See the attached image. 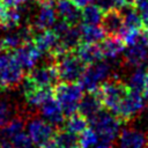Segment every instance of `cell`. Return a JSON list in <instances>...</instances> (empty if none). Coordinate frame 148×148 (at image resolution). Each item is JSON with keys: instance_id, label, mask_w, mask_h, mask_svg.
Segmentation results:
<instances>
[{"instance_id": "cell-1", "label": "cell", "mask_w": 148, "mask_h": 148, "mask_svg": "<svg viewBox=\"0 0 148 148\" xmlns=\"http://www.w3.org/2000/svg\"><path fill=\"white\" fill-rule=\"evenodd\" d=\"M128 89L130 88L127 87L125 81H123L120 77L116 75H111L96 90L98 92L103 106L116 114Z\"/></svg>"}, {"instance_id": "cell-2", "label": "cell", "mask_w": 148, "mask_h": 148, "mask_svg": "<svg viewBox=\"0 0 148 148\" xmlns=\"http://www.w3.org/2000/svg\"><path fill=\"white\" fill-rule=\"evenodd\" d=\"M91 128L97 133L102 143L110 145L119 135L121 120L109 110H101L94 118L89 120Z\"/></svg>"}, {"instance_id": "cell-3", "label": "cell", "mask_w": 148, "mask_h": 148, "mask_svg": "<svg viewBox=\"0 0 148 148\" xmlns=\"http://www.w3.org/2000/svg\"><path fill=\"white\" fill-rule=\"evenodd\" d=\"M53 95L65 116H69L77 111L79 103L83 96V89L79 82L59 81L53 88Z\"/></svg>"}, {"instance_id": "cell-4", "label": "cell", "mask_w": 148, "mask_h": 148, "mask_svg": "<svg viewBox=\"0 0 148 148\" xmlns=\"http://www.w3.org/2000/svg\"><path fill=\"white\" fill-rule=\"evenodd\" d=\"M54 66L60 81L77 82L87 65L75 54L74 51H68L56 58Z\"/></svg>"}, {"instance_id": "cell-5", "label": "cell", "mask_w": 148, "mask_h": 148, "mask_svg": "<svg viewBox=\"0 0 148 148\" xmlns=\"http://www.w3.org/2000/svg\"><path fill=\"white\" fill-rule=\"evenodd\" d=\"M112 66L110 62L105 61H96L94 64H89L86 66L84 72L79 79V83L86 91L96 90L104 81H106L112 74Z\"/></svg>"}, {"instance_id": "cell-6", "label": "cell", "mask_w": 148, "mask_h": 148, "mask_svg": "<svg viewBox=\"0 0 148 148\" xmlns=\"http://www.w3.org/2000/svg\"><path fill=\"white\" fill-rule=\"evenodd\" d=\"M146 105V99L142 95V92L128 89L126 96L121 101L119 109L116 113V116L124 123L128 121L133 118H135L139 113L142 112Z\"/></svg>"}, {"instance_id": "cell-7", "label": "cell", "mask_w": 148, "mask_h": 148, "mask_svg": "<svg viewBox=\"0 0 148 148\" xmlns=\"http://www.w3.org/2000/svg\"><path fill=\"white\" fill-rule=\"evenodd\" d=\"M56 133L54 126L47 120L35 117L28 123V134L31 138L34 145L42 147L53 139Z\"/></svg>"}, {"instance_id": "cell-8", "label": "cell", "mask_w": 148, "mask_h": 148, "mask_svg": "<svg viewBox=\"0 0 148 148\" xmlns=\"http://www.w3.org/2000/svg\"><path fill=\"white\" fill-rule=\"evenodd\" d=\"M56 21H57V12L56 8L53 7V1L47 0L38 5L37 10L31 17L29 24L31 25L32 31H36V30H44L52 28Z\"/></svg>"}, {"instance_id": "cell-9", "label": "cell", "mask_w": 148, "mask_h": 148, "mask_svg": "<svg viewBox=\"0 0 148 148\" xmlns=\"http://www.w3.org/2000/svg\"><path fill=\"white\" fill-rule=\"evenodd\" d=\"M12 53L15 60L18 62V65L23 69H27V71H30L31 68H34L43 56V53L36 47L32 40L23 43Z\"/></svg>"}, {"instance_id": "cell-10", "label": "cell", "mask_w": 148, "mask_h": 148, "mask_svg": "<svg viewBox=\"0 0 148 148\" xmlns=\"http://www.w3.org/2000/svg\"><path fill=\"white\" fill-rule=\"evenodd\" d=\"M27 75H29L38 87H54L60 81L53 64H44L38 67L35 66L28 71Z\"/></svg>"}, {"instance_id": "cell-11", "label": "cell", "mask_w": 148, "mask_h": 148, "mask_svg": "<svg viewBox=\"0 0 148 148\" xmlns=\"http://www.w3.org/2000/svg\"><path fill=\"white\" fill-rule=\"evenodd\" d=\"M119 148H147L148 135L138 128L126 127L118 135Z\"/></svg>"}, {"instance_id": "cell-12", "label": "cell", "mask_w": 148, "mask_h": 148, "mask_svg": "<svg viewBox=\"0 0 148 148\" xmlns=\"http://www.w3.org/2000/svg\"><path fill=\"white\" fill-rule=\"evenodd\" d=\"M123 61L124 66L130 68L148 66V47L140 44L126 45L123 52Z\"/></svg>"}, {"instance_id": "cell-13", "label": "cell", "mask_w": 148, "mask_h": 148, "mask_svg": "<svg viewBox=\"0 0 148 148\" xmlns=\"http://www.w3.org/2000/svg\"><path fill=\"white\" fill-rule=\"evenodd\" d=\"M101 25L106 36L118 37L124 29V18L118 8H112L103 13Z\"/></svg>"}, {"instance_id": "cell-14", "label": "cell", "mask_w": 148, "mask_h": 148, "mask_svg": "<svg viewBox=\"0 0 148 148\" xmlns=\"http://www.w3.org/2000/svg\"><path fill=\"white\" fill-rule=\"evenodd\" d=\"M102 108L103 104L101 102L98 92L97 90H94V91H87V94L82 96L77 106V111L79 113L84 116L88 120H90L102 110Z\"/></svg>"}, {"instance_id": "cell-15", "label": "cell", "mask_w": 148, "mask_h": 148, "mask_svg": "<svg viewBox=\"0 0 148 148\" xmlns=\"http://www.w3.org/2000/svg\"><path fill=\"white\" fill-rule=\"evenodd\" d=\"M54 8L60 18L71 25L79 24L82 21V12L72 0H57Z\"/></svg>"}, {"instance_id": "cell-16", "label": "cell", "mask_w": 148, "mask_h": 148, "mask_svg": "<svg viewBox=\"0 0 148 148\" xmlns=\"http://www.w3.org/2000/svg\"><path fill=\"white\" fill-rule=\"evenodd\" d=\"M32 42L43 54H47L51 53L53 49L58 45L59 38L52 29H44L34 31Z\"/></svg>"}, {"instance_id": "cell-17", "label": "cell", "mask_w": 148, "mask_h": 148, "mask_svg": "<svg viewBox=\"0 0 148 148\" xmlns=\"http://www.w3.org/2000/svg\"><path fill=\"white\" fill-rule=\"evenodd\" d=\"M39 109H40V113L44 117V119L47 120L53 126H59V125L64 124L65 113H64L60 104L58 103V101L54 98V96L46 99L39 106Z\"/></svg>"}, {"instance_id": "cell-18", "label": "cell", "mask_w": 148, "mask_h": 148, "mask_svg": "<svg viewBox=\"0 0 148 148\" xmlns=\"http://www.w3.org/2000/svg\"><path fill=\"white\" fill-rule=\"evenodd\" d=\"M99 46L103 53V58H106L109 60L118 59L125 50V43L123 42V39L114 36H108V38H104L101 42Z\"/></svg>"}, {"instance_id": "cell-19", "label": "cell", "mask_w": 148, "mask_h": 148, "mask_svg": "<svg viewBox=\"0 0 148 148\" xmlns=\"http://www.w3.org/2000/svg\"><path fill=\"white\" fill-rule=\"evenodd\" d=\"M74 52L86 65L94 64L103 59V53L98 44L80 43L79 46L74 50Z\"/></svg>"}, {"instance_id": "cell-20", "label": "cell", "mask_w": 148, "mask_h": 148, "mask_svg": "<svg viewBox=\"0 0 148 148\" xmlns=\"http://www.w3.org/2000/svg\"><path fill=\"white\" fill-rule=\"evenodd\" d=\"M124 18V28L139 30L143 27L140 14L136 12L133 5H123L118 8Z\"/></svg>"}, {"instance_id": "cell-21", "label": "cell", "mask_w": 148, "mask_h": 148, "mask_svg": "<svg viewBox=\"0 0 148 148\" xmlns=\"http://www.w3.org/2000/svg\"><path fill=\"white\" fill-rule=\"evenodd\" d=\"M59 42L67 51H74L81 43V27L79 24L69 25V28L59 37Z\"/></svg>"}, {"instance_id": "cell-22", "label": "cell", "mask_w": 148, "mask_h": 148, "mask_svg": "<svg viewBox=\"0 0 148 148\" xmlns=\"http://www.w3.org/2000/svg\"><path fill=\"white\" fill-rule=\"evenodd\" d=\"M81 27V43H90V44H98L105 38V32L103 31L102 27L98 24H84L82 23Z\"/></svg>"}, {"instance_id": "cell-23", "label": "cell", "mask_w": 148, "mask_h": 148, "mask_svg": "<svg viewBox=\"0 0 148 148\" xmlns=\"http://www.w3.org/2000/svg\"><path fill=\"white\" fill-rule=\"evenodd\" d=\"M25 126V118L22 116V114H18V116H15L13 117L3 127H1V131H0V140L1 139H5V140H9L16 135L17 133L22 132L23 128Z\"/></svg>"}, {"instance_id": "cell-24", "label": "cell", "mask_w": 148, "mask_h": 148, "mask_svg": "<svg viewBox=\"0 0 148 148\" xmlns=\"http://www.w3.org/2000/svg\"><path fill=\"white\" fill-rule=\"evenodd\" d=\"M53 96V89L51 87H38L34 91L25 95L24 98L31 108H39L46 99Z\"/></svg>"}, {"instance_id": "cell-25", "label": "cell", "mask_w": 148, "mask_h": 148, "mask_svg": "<svg viewBox=\"0 0 148 148\" xmlns=\"http://www.w3.org/2000/svg\"><path fill=\"white\" fill-rule=\"evenodd\" d=\"M53 140L59 145L60 148H80V140L77 134L72 133L64 127L56 130Z\"/></svg>"}, {"instance_id": "cell-26", "label": "cell", "mask_w": 148, "mask_h": 148, "mask_svg": "<svg viewBox=\"0 0 148 148\" xmlns=\"http://www.w3.org/2000/svg\"><path fill=\"white\" fill-rule=\"evenodd\" d=\"M88 125L89 120L79 112L67 116V119L64 121V128L75 134H81L86 128L89 127Z\"/></svg>"}, {"instance_id": "cell-27", "label": "cell", "mask_w": 148, "mask_h": 148, "mask_svg": "<svg viewBox=\"0 0 148 148\" xmlns=\"http://www.w3.org/2000/svg\"><path fill=\"white\" fill-rule=\"evenodd\" d=\"M146 76H147V71L145 67H135L130 73L126 84L130 89L142 92L146 83Z\"/></svg>"}, {"instance_id": "cell-28", "label": "cell", "mask_w": 148, "mask_h": 148, "mask_svg": "<svg viewBox=\"0 0 148 148\" xmlns=\"http://www.w3.org/2000/svg\"><path fill=\"white\" fill-rule=\"evenodd\" d=\"M2 43H3V47L6 51L13 52L18 46H21L23 43H25V40L17 27L16 29L8 30V32L2 37Z\"/></svg>"}, {"instance_id": "cell-29", "label": "cell", "mask_w": 148, "mask_h": 148, "mask_svg": "<svg viewBox=\"0 0 148 148\" xmlns=\"http://www.w3.org/2000/svg\"><path fill=\"white\" fill-rule=\"evenodd\" d=\"M82 23L84 24H98L101 23L103 10L95 3H89L82 8Z\"/></svg>"}, {"instance_id": "cell-30", "label": "cell", "mask_w": 148, "mask_h": 148, "mask_svg": "<svg viewBox=\"0 0 148 148\" xmlns=\"http://www.w3.org/2000/svg\"><path fill=\"white\" fill-rule=\"evenodd\" d=\"M79 140H80V148H96L101 143L99 136L91 127L86 128L81 133Z\"/></svg>"}, {"instance_id": "cell-31", "label": "cell", "mask_w": 148, "mask_h": 148, "mask_svg": "<svg viewBox=\"0 0 148 148\" xmlns=\"http://www.w3.org/2000/svg\"><path fill=\"white\" fill-rule=\"evenodd\" d=\"M10 143L13 148H32L34 147V142L31 140V138L29 136L28 133L25 132H20L16 135H14L10 139Z\"/></svg>"}, {"instance_id": "cell-32", "label": "cell", "mask_w": 148, "mask_h": 148, "mask_svg": "<svg viewBox=\"0 0 148 148\" xmlns=\"http://www.w3.org/2000/svg\"><path fill=\"white\" fill-rule=\"evenodd\" d=\"M12 105L6 101H0V128L3 127L12 116Z\"/></svg>"}, {"instance_id": "cell-33", "label": "cell", "mask_w": 148, "mask_h": 148, "mask_svg": "<svg viewBox=\"0 0 148 148\" xmlns=\"http://www.w3.org/2000/svg\"><path fill=\"white\" fill-rule=\"evenodd\" d=\"M133 6L140 15L146 14L148 12V0H135Z\"/></svg>"}, {"instance_id": "cell-34", "label": "cell", "mask_w": 148, "mask_h": 148, "mask_svg": "<svg viewBox=\"0 0 148 148\" xmlns=\"http://www.w3.org/2000/svg\"><path fill=\"white\" fill-rule=\"evenodd\" d=\"M79 8H83V7H86L87 5H89V3H91L92 2V0H72Z\"/></svg>"}, {"instance_id": "cell-35", "label": "cell", "mask_w": 148, "mask_h": 148, "mask_svg": "<svg viewBox=\"0 0 148 148\" xmlns=\"http://www.w3.org/2000/svg\"><path fill=\"white\" fill-rule=\"evenodd\" d=\"M142 95H143L145 99L148 102V72H147V76H146V83H145V88H143Z\"/></svg>"}, {"instance_id": "cell-36", "label": "cell", "mask_w": 148, "mask_h": 148, "mask_svg": "<svg viewBox=\"0 0 148 148\" xmlns=\"http://www.w3.org/2000/svg\"><path fill=\"white\" fill-rule=\"evenodd\" d=\"M2 3H5L7 7H16L17 0H0Z\"/></svg>"}, {"instance_id": "cell-37", "label": "cell", "mask_w": 148, "mask_h": 148, "mask_svg": "<svg viewBox=\"0 0 148 148\" xmlns=\"http://www.w3.org/2000/svg\"><path fill=\"white\" fill-rule=\"evenodd\" d=\"M124 5H134V1L135 0H121Z\"/></svg>"}, {"instance_id": "cell-38", "label": "cell", "mask_w": 148, "mask_h": 148, "mask_svg": "<svg viewBox=\"0 0 148 148\" xmlns=\"http://www.w3.org/2000/svg\"><path fill=\"white\" fill-rule=\"evenodd\" d=\"M96 148H110V145H106V143H102L101 142Z\"/></svg>"}, {"instance_id": "cell-39", "label": "cell", "mask_w": 148, "mask_h": 148, "mask_svg": "<svg viewBox=\"0 0 148 148\" xmlns=\"http://www.w3.org/2000/svg\"><path fill=\"white\" fill-rule=\"evenodd\" d=\"M1 51H5V47H3V43H2V38H0V52Z\"/></svg>"}, {"instance_id": "cell-40", "label": "cell", "mask_w": 148, "mask_h": 148, "mask_svg": "<svg viewBox=\"0 0 148 148\" xmlns=\"http://www.w3.org/2000/svg\"><path fill=\"white\" fill-rule=\"evenodd\" d=\"M52 1H53V0H52Z\"/></svg>"}, {"instance_id": "cell-41", "label": "cell", "mask_w": 148, "mask_h": 148, "mask_svg": "<svg viewBox=\"0 0 148 148\" xmlns=\"http://www.w3.org/2000/svg\"><path fill=\"white\" fill-rule=\"evenodd\" d=\"M147 148H148V147H147Z\"/></svg>"}]
</instances>
